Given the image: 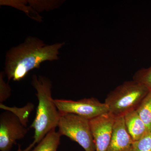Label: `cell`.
I'll return each mask as SVG.
<instances>
[{
	"mask_svg": "<svg viewBox=\"0 0 151 151\" xmlns=\"http://www.w3.org/2000/svg\"><path fill=\"white\" fill-rule=\"evenodd\" d=\"M34 105L32 103H28L22 108L17 107H8L3 103H0V108L6 111H9L14 114L20 120L22 124L27 127V123L32 112L34 109Z\"/></svg>",
	"mask_w": 151,
	"mask_h": 151,
	"instance_id": "8fae6325",
	"label": "cell"
},
{
	"mask_svg": "<svg viewBox=\"0 0 151 151\" xmlns=\"http://www.w3.org/2000/svg\"><path fill=\"white\" fill-rule=\"evenodd\" d=\"M61 137L55 129L52 130L29 151H57Z\"/></svg>",
	"mask_w": 151,
	"mask_h": 151,
	"instance_id": "30bf717a",
	"label": "cell"
},
{
	"mask_svg": "<svg viewBox=\"0 0 151 151\" xmlns=\"http://www.w3.org/2000/svg\"><path fill=\"white\" fill-rule=\"evenodd\" d=\"M10 86L6 83L4 79L2 73L0 76V103H3L10 97L11 95Z\"/></svg>",
	"mask_w": 151,
	"mask_h": 151,
	"instance_id": "9a60e30c",
	"label": "cell"
},
{
	"mask_svg": "<svg viewBox=\"0 0 151 151\" xmlns=\"http://www.w3.org/2000/svg\"><path fill=\"white\" fill-rule=\"evenodd\" d=\"M149 90L134 80L126 81L111 91L105 100L108 113L115 118L136 110Z\"/></svg>",
	"mask_w": 151,
	"mask_h": 151,
	"instance_id": "3957f363",
	"label": "cell"
},
{
	"mask_svg": "<svg viewBox=\"0 0 151 151\" xmlns=\"http://www.w3.org/2000/svg\"><path fill=\"white\" fill-rule=\"evenodd\" d=\"M133 142L126 128L124 116L116 118L107 151H131Z\"/></svg>",
	"mask_w": 151,
	"mask_h": 151,
	"instance_id": "ba28073f",
	"label": "cell"
},
{
	"mask_svg": "<svg viewBox=\"0 0 151 151\" xmlns=\"http://www.w3.org/2000/svg\"><path fill=\"white\" fill-rule=\"evenodd\" d=\"M32 84L37 91L38 105L35 119L30 128L34 129V140L27 147L22 150L18 145L17 151H29L52 130L55 129L59 122L60 113L52 97L51 81L43 76L32 77Z\"/></svg>",
	"mask_w": 151,
	"mask_h": 151,
	"instance_id": "7a4b0ae2",
	"label": "cell"
},
{
	"mask_svg": "<svg viewBox=\"0 0 151 151\" xmlns=\"http://www.w3.org/2000/svg\"><path fill=\"white\" fill-rule=\"evenodd\" d=\"M131 151H151V132L140 139L134 141Z\"/></svg>",
	"mask_w": 151,
	"mask_h": 151,
	"instance_id": "5bb4252c",
	"label": "cell"
},
{
	"mask_svg": "<svg viewBox=\"0 0 151 151\" xmlns=\"http://www.w3.org/2000/svg\"><path fill=\"white\" fill-rule=\"evenodd\" d=\"M64 44L47 45L37 38H27L24 42L7 52L5 73L8 80L21 81L30 70L39 68L42 63L58 59L59 50Z\"/></svg>",
	"mask_w": 151,
	"mask_h": 151,
	"instance_id": "6da1fadb",
	"label": "cell"
},
{
	"mask_svg": "<svg viewBox=\"0 0 151 151\" xmlns=\"http://www.w3.org/2000/svg\"><path fill=\"white\" fill-rule=\"evenodd\" d=\"M116 119L108 112L89 120L96 151H108Z\"/></svg>",
	"mask_w": 151,
	"mask_h": 151,
	"instance_id": "52a82bcc",
	"label": "cell"
},
{
	"mask_svg": "<svg viewBox=\"0 0 151 151\" xmlns=\"http://www.w3.org/2000/svg\"><path fill=\"white\" fill-rule=\"evenodd\" d=\"M136 111L149 132H151V91L144 97Z\"/></svg>",
	"mask_w": 151,
	"mask_h": 151,
	"instance_id": "7c38bea8",
	"label": "cell"
},
{
	"mask_svg": "<svg viewBox=\"0 0 151 151\" xmlns=\"http://www.w3.org/2000/svg\"><path fill=\"white\" fill-rule=\"evenodd\" d=\"M28 131L14 114L3 112L0 116V150L11 151L17 141L24 138Z\"/></svg>",
	"mask_w": 151,
	"mask_h": 151,
	"instance_id": "8992f818",
	"label": "cell"
},
{
	"mask_svg": "<svg viewBox=\"0 0 151 151\" xmlns=\"http://www.w3.org/2000/svg\"><path fill=\"white\" fill-rule=\"evenodd\" d=\"M57 127L61 136L76 142L84 151H96L89 120L75 114L60 113Z\"/></svg>",
	"mask_w": 151,
	"mask_h": 151,
	"instance_id": "277c9868",
	"label": "cell"
},
{
	"mask_svg": "<svg viewBox=\"0 0 151 151\" xmlns=\"http://www.w3.org/2000/svg\"><path fill=\"white\" fill-rule=\"evenodd\" d=\"M133 79L145 86L149 91H151V66L137 70L134 74Z\"/></svg>",
	"mask_w": 151,
	"mask_h": 151,
	"instance_id": "4fadbf2b",
	"label": "cell"
},
{
	"mask_svg": "<svg viewBox=\"0 0 151 151\" xmlns=\"http://www.w3.org/2000/svg\"><path fill=\"white\" fill-rule=\"evenodd\" d=\"M124 118L127 131L134 142L140 139L150 132L136 110L127 113Z\"/></svg>",
	"mask_w": 151,
	"mask_h": 151,
	"instance_id": "9c48e42d",
	"label": "cell"
},
{
	"mask_svg": "<svg viewBox=\"0 0 151 151\" xmlns=\"http://www.w3.org/2000/svg\"><path fill=\"white\" fill-rule=\"evenodd\" d=\"M54 102L60 113L75 114L89 120L108 112L105 103H101L94 97L77 101L54 99Z\"/></svg>",
	"mask_w": 151,
	"mask_h": 151,
	"instance_id": "5b68a950",
	"label": "cell"
}]
</instances>
